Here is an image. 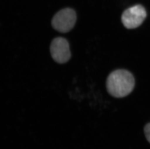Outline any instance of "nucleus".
<instances>
[{"instance_id":"obj_1","label":"nucleus","mask_w":150,"mask_h":149,"mask_svg":"<svg viewBox=\"0 0 150 149\" xmlns=\"http://www.w3.org/2000/svg\"><path fill=\"white\" fill-rule=\"evenodd\" d=\"M134 84V77L131 72L124 69H119L111 73L108 77L106 89L112 96L122 98L133 91Z\"/></svg>"},{"instance_id":"obj_2","label":"nucleus","mask_w":150,"mask_h":149,"mask_svg":"<svg viewBox=\"0 0 150 149\" xmlns=\"http://www.w3.org/2000/svg\"><path fill=\"white\" fill-rule=\"evenodd\" d=\"M76 18V14L73 9L66 8L60 10L54 15L52 25L55 30L65 33L74 28Z\"/></svg>"},{"instance_id":"obj_3","label":"nucleus","mask_w":150,"mask_h":149,"mask_svg":"<svg viewBox=\"0 0 150 149\" xmlns=\"http://www.w3.org/2000/svg\"><path fill=\"white\" fill-rule=\"evenodd\" d=\"M147 16L146 10L138 4L127 9L122 15V24L128 29L136 28L142 25Z\"/></svg>"},{"instance_id":"obj_4","label":"nucleus","mask_w":150,"mask_h":149,"mask_svg":"<svg viewBox=\"0 0 150 149\" xmlns=\"http://www.w3.org/2000/svg\"><path fill=\"white\" fill-rule=\"evenodd\" d=\"M50 52L52 59L58 63H66L71 58L69 42L61 37L53 39L50 46Z\"/></svg>"},{"instance_id":"obj_5","label":"nucleus","mask_w":150,"mask_h":149,"mask_svg":"<svg viewBox=\"0 0 150 149\" xmlns=\"http://www.w3.org/2000/svg\"><path fill=\"white\" fill-rule=\"evenodd\" d=\"M144 133L146 139L150 144V122L148 123L145 125Z\"/></svg>"}]
</instances>
